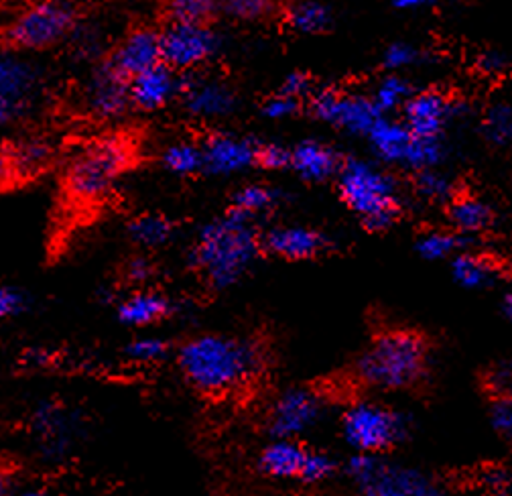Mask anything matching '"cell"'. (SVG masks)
<instances>
[{"label":"cell","mask_w":512,"mask_h":496,"mask_svg":"<svg viewBox=\"0 0 512 496\" xmlns=\"http://www.w3.org/2000/svg\"><path fill=\"white\" fill-rule=\"evenodd\" d=\"M177 364L198 391L222 395L259 377L265 368V354L254 340L206 334L179 348Z\"/></svg>","instance_id":"cell-1"},{"label":"cell","mask_w":512,"mask_h":496,"mask_svg":"<svg viewBox=\"0 0 512 496\" xmlns=\"http://www.w3.org/2000/svg\"><path fill=\"white\" fill-rule=\"evenodd\" d=\"M261 251V236L256 234L252 218L230 208L200 230L191 265L204 273L212 287L228 289L244 277Z\"/></svg>","instance_id":"cell-2"},{"label":"cell","mask_w":512,"mask_h":496,"mask_svg":"<svg viewBox=\"0 0 512 496\" xmlns=\"http://www.w3.org/2000/svg\"><path fill=\"white\" fill-rule=\"evenodd\" d=\"M429 344L409 330H391L376 336L356 360V377L378 391H405L417 387L427 372Z\"/></svg>","instance_id":"cell-3"},{"label":"cell","mask_w":512,"mask_h":496,"mask_svg":"<svg viewBox=\"0 0 512 496\" xmlns=\"http://www.w3.org/2000/svg\"><path fill=\"white\" fill-rule=\"evenodd\" d=\"M338 192L344 204L360 216L370 232L389 230L401 214L397 181L362 159L342 161Z\"/></svg>","instance_id":"cell-4"},{"label":"cell","mask_w":512,"mask_h":496,"mask_svg":"<svg viewBox=\"0 0 512 496\" xmlns=\"http://www.w3.org/2000/svg\"><path fill=\"white\" fill-rule=\"evenodd\" d=\"M131 151L120 139H102L88 145L68 167V192L80 202L106 198L124 173Z\"/></svg>","instance_id":"cell-5"},{"label":"cell","mask_w":512,"mask_h":496,"mask_svg":"<svg viewBox=\"0 0 512 496\" xmlns=\"http://www.w3.org/2000/svg\"><path fill=\"white\" fill-rule=\"evenodd\" d=\"M346 474L370 496H429L441 492L427 474L415 468L395 466L380 454L358 452L348 460Z\"/></svg>","instance_id":"cell-6"},{"label":"cell","mask_w":512,"mask_h":496,"mask_svg":"<svg viewBox=\"0 0 512 496\" xmlns=\"http://www.w3.org/2000/svg\"><path fill=\"white\" fill-rule=\"evenodd\" d=\"M346 442L356 452L382 454L403 442L409 421L403 413L378 403H356L342 417Z\"/></svg>","instance_id":"cell-7"},{"label":"cell","mask_w":512,"mask_h":496,"mask_svg":"<svg viewBox=\"0 0 512 496\" xmlns=\"http://www.w3.org/2000/svg\"><path fill=\"white\" fill-rule=\"evenodd\" d=\"M76 27L72 0H37L11 25L9 39L21 49H47L66 39Z\"/></svg>","instance_id":"cell-8"},{"label":"cell","mask_w":512,"mask_h":496,"mask_svg":"<svg viewBox=\"0 0 512 496\" xmlns=\"http://www.w3.org/2000/svg\"><path fill=\"white\" fill-rule=\"evenodd\" d=\"M161 61L175 72H194L218 53L220 37L210 23H177L159 31Z\"/></svg>","instance_id":"cell-9"},{"label":"cell","mask_w":512,"mask_h":496,"mask_svg":"<svg viewBox=\"0 0 512 496\" xmlns=\"http://www.w3.org/2000/svg\"><path fill=\"white\" fill-rule=\"evenodd\" d=\"M39 74L19 53L0 51V127L23 118L35 104Z\"/></svg>","instance_id":"cell-10"},{"label":"cell","mask_w":512,"mask_h":496,"mask_svg":"<svg viewBox=\"0 0 512 496\" xmlns=\"http://www.w3.org/2000/svg\"><path fill=\"white\" fill-rule=\"evenodd\" d=\"M311 112L326 124H332L336 129L362 135L370 131L380 110L372 102V98L360 94H342L334 90L317 92L311 100Z\"/></svg>","instance_id":"cell-11"},{"label":"cell","mask_w":512,"mask_h":496,"mask_svg":"<svg viewBox=\"0 0 512 496\" xmlns=\"http://www.w3.org/2000/svg\"><path fill=\"white\" fill-rule=\"evenodd\" d=\"M322 415V397L309 389H289L271 407L269 433L273 438L295 440L315 427Z\"/></svg>","instance_id":"cell-12"},{"label":"cell","mask_w":512,"mask_h":496,"mask_svg":"<svg viewBox=\"0 0 512 496\" xmlns=\"http://www.w3.org/2000/svg\"><path fill=\"white\" fill-rule=\"evenodd\" d=\"M179 96L183 98L187 112L198 118H226L238 106L234 90L216 78H181Z\"/></svg>","instance_id":"cell-13"},{"label":"cell","mask_w":512,"mask_h":496,"mask_svg":"<svg viewBox=\"0 0 512 496\" xmlns=\"http://www.w3.org/2000/svg\"><path fill=\"white\" fill-rule=\"evenodd\" d=\"M403 108V122L417 137H441L445 124L456 114V106L443 92H413Z\"/></svg>","instance_id":"cell-14"},{"label":"cell","mask_w":512,"mask_h":496,"mask_svg":"<svg viewBox=\"0 0 512 496\" xmlns=\"http://www.w3.org/2000/svg\"><path fill=\"white\" fill-rule=\"evenodd\" d=\"M161 61V41H159V31L141 27L128 33L106 64L118 72L122 78L131 80L137 74L157 66Z\"/></svg>","instance_id":"cell-15"},{"label":"cell","mask_w":512,"mask_h":496,"mask_svg":"<svg viewBox=\"0 0 512 496\" xmlns=\"http://www.w3.org/2000/svg\"><path fill=\"white\" fill-rule=\"evenodd\" d=\"M181 76L163 61L157 66L137 74L128 80V94H131V106L139 110L153 112L165 108L173 98L179 96Z\"/></svg>","instance_id":"cell-16"},{"label":"cell","mask_w":512,"mask_h":496,"mask_svg":"<svg viewBox=\"0 0 512 496\" xmlns=\"http://www.w3.org/2000/svg\"><path fill=\"white\" fill-rule=\"evenodd\" d=\"M328 240L322 232L305 226H279L261 236V248L279 259L307 261L326 251Z\"/></svg>","instance_id":"cell-17"},{"label":"cell","mask_w":512,"mask_h":496,"mask_svg":"<svg viewBox=\"0 0 512 496\" xmlns=\"http://www.w3.org/2000/svg\"><path fill=\"white\" fill-rule=\"evenodd\" d=\"M204 171L212 175H234L256 165V145L234 135H214L202 147Z\"/></svg>","instance_id":"cell-18"},{"label":"cell","mask_w":512,"mask_h":496,"mask_svg":"<svg viewBox=\"0 0 512 496\" xmlns=\"http://www.w3.org/2000/svg\"><path fill=\"white\" fill-rule=\"evenodd\" d=\"M86 104L98 118H116L124 114L131 106L128 80L104 64L88 84Z\"/></svg>","instance_id":"cell-19"},{"label":"cell","mask_w":512,"mask_h":496,"mask_svg":"<svg viewBox=\"0 0 512 496\" xmlns=\"http://www.w3.org/2000/svg\"><path fill=\"white\" fill-rule=\"evenodd\" d=\"M289 167L295 173L311 183H322L338 175L342 167V157L332 147L317 143V141H303L295 149H291Z\"/></svg>","instance_id":"cell-20"},{"label":"cell","mask_w":512,"mask_h":496,"mask_svg":"<svg viewBox=\"0 0 512 496\" xmlns=\"http://www.w3.org/2000/svg\"><path fill=\"white\" fill-rule=\"evenodd\" d=\"M413 133L407 129L405 122L393 120L387 114H380L376 122L366 133L374 153L384 161L393 165H403L413 143Z\"/></svg>","instance_id":"cell-21"},{"label":"cell","mask_w":512,"mask_h":496,"mask_svg":"<svg viewBox=\"0 0 512 496\" xmlns=\"http://www.w3.org/2000/svg\"><path fill=\"white\" fill-rule=\"evenodd\" d=\"M171 314L167 297L153 291H139L118 305V318L133 328H143L165 320Z\"/></svg>","instance_id":"cell-22"},{"label":"cell","mask_w":512,"mask_h":496,"mask_svg":"<svg viewBox=\"0 0 512 496\" xmlns=\"http://www.w3.org/2000/svg\"><path fill=\"white\" fill-rule=\"evenodd\" d=\"M305 454L307 450L295 440L275 438V442L263 450L259 458V468L271 478H297Z\"/></svg>","instance_id":"cell-23"},{"label":"cell","mask_w":512,"mask_h":496,"mask_svg":"<svg viewBox=\"0 0 512 496\" xmlns=\"http://www.w3.org/2000/svg\"><path fill=\"white\" fill-rule=\"evenodd\" d=\"M450 220L462 234H478L492 226L494 214L488 204L478 198H452Z\"/></svg>","instance_id":"cell-24"},{"label":"cell","mask_w":512,"mask_h":496,"mask_svg":"<svg viewBox=\"0 0 512 496\" xmlns=\"http://www.w3.org/2000/svg\"><path fill=\"white\" fill-rule=\"evenodd\" d=\"M287 25L301 35H317L332 25V11L319 0H297L287 11Z\"/></svg>","instance_id":"cell-25"},{"label":"cell","mask_w":512,"mask_h":496,"mask_svg":"<svg viewBox=\"0 0 512 496\" xmlns=\"http://www.w3.org/2000/svg\"><path fill=\"white\" fill-rule=\"evenodd\" d=\"M452 275L466 289H482L494 281L496 265L480 255L458 253L452 261Z\"/></svg>","instance_id":"cell-26"},{"label":"cell","mask_w":512,"mask_h":496,"mask_svg":"<svg viewBox=\"0 0 512 496\" xmlns=\"http://www.w3.org/2000/svg\"><path fill=\"white\" fill-rule=\"evenodd\" d=\"M128 232H131V238L137 244L147 246V248H157V246L167 244L173 238L175 228H173L171 220H167L165 216L145 214V216H139L133 220Z\"/></svg>","instance_id":"cell-27"},{"label":"cell","mask_w":512,"mask_h":496,"mask_svg":"<svg viewBox=\"0 0 512 496\" xmlns=\"http://www.w3.org/2000/svg\"><path fill=\"white\" fill-rule=\"evenodd\" d=\"M464 238L456 232L433 230L417 240V253L427 261H443L458 255L464 248Z\"/></svg>","instance_id":"cell-28"},{"label":"cell","mask_w":512,"mask_h":496,"mask_svg":"<svg viewBox=\"0 0 512 496\" xmlns=\"http://www.w3.org/2000/svg\"><path fill=\"white\" fill-rule=\"evenodd\" d=\"M167 17L177 23H210L220 13V0H167Z\"/></svg>","instance_id":"cell-29"},{"label":"cell","mask_w":512,"mask_h":496,"mask_svg":"<svg viewBox=\"0 0 512 496\" xmlns=\"http://www.w3.org/2000/svg\"><path fill=\"white\" fill-rule=\"evenodd\" d=\"M277 200H279V194L275 190H269L267 185L254 183V185H246V188L234 194L230 208L254 218L263 212H269L277 204Z\"/></svg>","instance_id":"cell-30"},{"label":"cell","mask_w":512,"mask_h":496,"mask_svg":"<svg viewBox=\"0 0 512 496\" xmlns=\"http://www.w3.org/2000/svg\"><path fill=\"white\" fill-rule=\"evenodd\" d=\"M163 163L175 175H194L204 171V153L194 143H175L165 149Z\"/></svg>","instance_id":"cell-31"},{"label":"cell","mask_w":512,"mask_h":496,"mask_svg":"<svg viewBox=\"0 0 512 496\" xmlns=\"http://www.w3.org/2000/svg\"><path fill=\"white\" fill-rule=\"evenodd\" d=\"M411 94H413L411 84L405 78L393 74L378 84V88L372 96V102L376 104L380 114H389V112L401 108Z\"/></svg>","instance_id":"cell-32"},{"label":"cell","mask_w":512,"mask_h":496,"mask_svg":"<svg viewBox=\"0 0 512 496\" xmlns=\"http://www.w3.org/2000/svg\"><path fill=\"white\" fill-rule=\"evenodd\" d=\"M277 0H220V11L236 21H261L275 13Z\"/></svg>","instance_id":"cell-33"},{"label":"cell","mask_w":512,"mask_h":496,"mask_svg":"<svg viewBox=\"0 0 512 496\" xmlns=\"http://www.w3.org/2000/svg\"><path fill=\"white\" fill-rule=\"evenodd\" d=\"M415 188L425 200H431V202H447L454 198L452 181L447 179L443 173H439L437 167L417 171Z\"/></svg>","instance_id":"cell-34"},{"label":"cell","mask_w":512,"mask_h":496,"mask_svg":"<svg viewBox=\"0 0 512 496\" xmlns=\"http://www.w3.org/2000/svg\"><path fill=\"white\" fill-rule=\"evenodd\" d=\"M484 133L498 147H504L510 143L512 110H510L508 102H498L488 110L486 120H484Z\"/></svg>","instance_id":"cell-35"},{"label":"cell","mask_w":512,"mask_h":496,"mask_svg":"<svg viewBox=\"0 0 512 496\" xmlns=\"http://www.w3.org/2000/svg\"><path fill=\"white\" fill-rule=\"evenodd\" d=\"M338 468V462L324 454V452H307L299 470L297 480H301L303 484H319L326 482Z\"/></svg>","instance_id":"cell-36"},{"label":"cell","mask_w":512,"mask_h":496,"mask_svg":"<svg viewBox=\"0 0 512 496\" xmlns=\"http://www.w3.org/2000/svg\"><path fill=\"white\" fill-rule=\"evenodd\" d=\"M423 57H425V53L419 47H415L413 43L397 41V43L389 45L387 51H384L382 64L389 72H403L413 66H419Z\"/></svg>","instance_id":"cell-37"},{"label":"cell","mask_w":512,"mask_h":496,"mask_svg":"<svg viewBox=\"0 0 512 496\" xmlns=\"http://www.w3.org/2000/svg\"><path fill=\"white\" fill-rule=\"evenodd\" d=\"M51 159V151L43 141H29L23 143L15 153H13V163L15 171L19 173H37L41 171L47 161Z\"/></svg>","instance_id":"cell-38"},{"label":"cell","mask_w":512,"mask_h":496,"mask_svg":"<svg viewBox=\"0 0 512 496\" xmlns=\"http://www.w3.org/2000/svg\"><path fill=\"white\" fill-rule=\"evenodd\" d=\"M126 354L137 362H159L169 354V344L161 338H139L126 348Z\"/></svg>","instance_id":"cell-39"},{"label":"cell","mask_w":512,"mask_h":496,"mask_svg":"<svg viewBox=\"0 0 512 496\" xmlns=\"http://www.w3.org/2000/svg\"><path fill=\"white\" fill-rule=\"evenodd\" d=\"M289 161H291V149L279 143L256 145V165H261L269 171H281L289 167Z\"/></svg>","instance_id":"cell-40"},{"label":"cell","mask_w":512,"mask_h":496,"mask_svg":"<svg viewBox=\"0 0 512 496\" xmlns=\"http://www.w3.org/2000/svg\"><path fill=\"white\" fill-rule=\"evenodd\" d=\"M490 421L496 433H500L502 438L510 440L512 436V401L510 395H500L494 397V403L490 407Z\"/></svg>","instance_id":"cell-41"},{"label":"cell","mask_w":512,"mask_h":496,"mask_svg":"<svg viewBox=\"0 0 512 496\" xmlns=\"http://www.w3.org/2000/svg\"><path fill=\"white\" fill-rule=\"evenodd\" d=\"M297 110H299V100L285 96L281 92L263 104V116L269 120L291 118Z\"/></svg>","instance_id":"cell-42"},{"label":"cell","mask_w":512,"mask_h":496,"mask_svg":"<svg viewBox=\"0 0 512 496\" xmlns=\"http://www.w3.org/2000/svg\"><path fill=\"white\" fill-rule=\"evenodd\" d=\"M486 387L494 397L500 395H510V387H512V368L508 362H500L496 364L488 375H486Z\"/></svg>","instance_id":"cell-43"},{"label":"cell","mask_w":512,"mask_h":496,"mask_svg":"<svg viewBox=\"0 0 512 496\" xmlns=\"http://www.w3.org/2000/svg\"><path fill=\"white\" fill-rule=\"evenodd\" d=\"M313 90V84H311V78L303 72H293L285 78V82L281 84L279 92L285 94V96H291L295 100H301L303 96H309Z\"/></svg>","instance_id":"cell-44"},{"label":"cell","mask_w":512,"mask_h":496,"mask_svg":"<svg viewBox=\"0 0 512 496\" xmlns=\"http://www.w3.org/2000/svg\"><path fill=\"white\" fill-rule=\"evenodd\" d=\"M25 307V297L11 287H0V320L17 316Z\"/></svg>","instance_id":"cell-45"},{"label":"cell","mask_w":512,"mask_h":496,"mask_svg":"<svg viewBox=\"0 0 512 496\" xmlns=\"http://www.w3.org/2000/svg\"><path fill=\"white\" fill-rule=\"evenodd\" d=\"M482 484L492 492L508 494L510 492V474L504 468H490L482 476Z\"/></svg>","instance_id":"cell-46"},{"label":"cell","mask_w":512,"mask_h":496,"mask_svg":"<svg viewBox=\"0 0 512 496\" xmlns=\"http://www.w3.org/2000/svg\"><path fill=\"white\" fill-rule=\"evenodd\" d=\"M480 70L488 76L502 74L506 70V57L498 51H488V53L480 55Z\"/></svg>","instance_id":"cell-47"},{"label":"cell","mask_w":512,"mask_h":496,"mask_svg":"<svg viewBox=\"0 0 512 496\" xmlns=\"http://www.w3.org/2000/svg\"><path fill=\"white\" fill-rule=\"evenodd\" d=\"M126 275H128V279L135 281V283H145L153 275V267H151V263L147 259L139 257V259H133L131 263H128Z\"/></svg>","instance_id":"cell-48"},{"label":"cell","mask_w":512,"mask_h":496,"mask_svg":"<svg viewBox=\"0 0 512 496\" xmlns=\"http://www.w3.org/2000/svg\"><path fill=\"white\" fill-rule=\"evenodd\" d=\"M13 173H15L13 155L0 147V188H5V185L11 181Z\"/></svg>","instance_id":"cell-49"},{"label":"cell","mask_w":512,"mask_h":496,"mask_svg":"<svg viewBox=\"0 0 512 496\" xmlns=\"http://www.w3.org/2000/svg\"><path fill=\"white\" fill-rule=\"evenodd\" d=\"M439 0H393V5L397 9H403V11H417V9H423V7H431V5H437Z\"/></svg>","instance_id":"cell-50"},{"label":"cell","mask_w":512,"mask_h":496,"mask_svg":"<svg viewBox=\"0 0 512 496\" xmlns=\"http://www.w3.org/2000/svg\"><path fill=\"white\" fill-rule=\"evenodd\" d=\"M13 490V480L9 474L0 472V494H9Z\"/></svg>","instance_id":"cell-51"},{"label":"cell","mask_w":512,"mask_h":496,"mask_svg":"<svg viewBox=\"0 0 512 496\" xmlns=\"http://www.w3.org/2000/svg\"><path fill=\"white\" fill-rule=\"evenodd\" d=\"M502 314L506 320L512 318V297H510V291L504 293V299H502Z\"/></svg>","instance_id":"cell-52"}]
</instances>
